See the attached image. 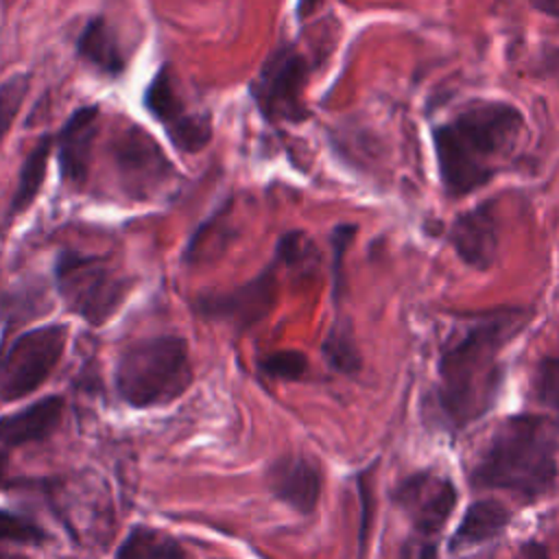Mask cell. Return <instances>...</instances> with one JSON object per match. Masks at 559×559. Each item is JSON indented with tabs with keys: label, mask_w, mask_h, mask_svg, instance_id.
<instances>
[{
	"label": "cell",
	"mask_w": 559,
	"mask_h": 559,
	"mask_svg": "<svg viewBox=\"0 0 559 559\" xmlns=\"http://www.w3.org/2000/svg\"><path fill=\"white\" fill-rule=\"evenodd\" d=\"M323 352L328 356V360L338 369V371H356L358 367V352L354 347L352 336L343 330L336 328L334 332H330V336L323 343Z\"/></svg>",
	"instance_id": "cell-24"
},
{
	"label": "cell",
	"mask_w": 559,
	"mask_h": 559,
	"mask_svg": "<svg viewBox=\"0 0 559 559\" xmlns=\"http://www.w3.org/2000/svg\"><path fill=\"white\" fill-rule=\"evenodd\" d=\"M52 275L63 306L92 328L105 325L131 293V280L105 255L63 249L55 258Z\"/></svg>",
	"instance_id": "cell-5"
},
{
	"label": "cell",
	"mask_w": 559,
	"mask_h": 559,
	"mask_svg": "<svg viewBox=\"0 0 559 559\" xmlns=\"http://www.w3.org/2000/svg\"><path fill=\"white\" fill-rule=\"evenodd\" d=\"M526 129L520 107L507 100H474L432 127L441 188L461 199L487 186L518 148Z\"/></svg>",
	"instance_id": "cell-2"
},
{
	"label": "cell",
	"mask_w": 559,
	"mask_h": 559,
	"mask_svg": "<svg viewBox=\"0 0 559 559\" xmlns=\"http://www.w3.org/2000/svg\"><path fill=\"white\" fill-rule=\"evenodd\" d=\"M310 66L293 44L273 48L249 83V94L266 122H301L308 118L304 92Z\"/></svg>",
	"instance_id": "cell-7"
},
{
	"label": "cell",
	"mask_w": 559,
	"mask_h": 559,
	"mask_svg": "<svg viewBox=\"0 0 559 559\" xmlns=\"http://www.w3.org/2000/svg\"><path fill=\"white\" fill-rule=\"evenodd\" d=\"M31 87V72H15L0 83V144L9 133Z\"/></svg>",
	"instance_id": "cell-21"
},
{
	"label": "cell",
	"mask_w": 559,
	"mask_h": 559,
	"mask_svg": "<svg viewBox=\"0 0 559 559\" xmlns=\"http://www.w3.org/2000/svg\"><path fill=\"white\" fill-rule=\"evenodd\" d=\"M511 522L509 509L493 498L472 502L450 537V550H469L500 537Z\"/></svg>",
	"instance_id": "cell-16"
},
{
	"label": "cell",
	"mask_w": 559,
	"mask_h": 559,
	"mask_svg": "<svg viewBox=\"0 0 559 559\" xmlns=\"http://www.w3.org/2000/svg\"><path fill=\"white\" fill-rule=\"evenodd\" d=\"M317 2H319V0H297V17L304 20V17L314 9Z\"/></svg>",
	"instance_id": "cell-27"
},
{
	"label": "cell",
	"mask_w": 559,
	"mask_h": 559,
	"mask_svg": "<svg viewBox=\"0 0 559 559\" xmlns=\"http://www.w3.org/2000/svg\"><path fill=\"white\" fill-rule=\"evenodd\" d=\"M114 162L122 190L133 199H148L175 175L155 140L135 124H127L116 138Z\"/></svg>",
	"instance_id": "cell-9"
},
{
	"label": "cell",
	"mask_w": 559,
	"mask_h": 559,
	"mask_svg": "<svg viewBox=\"0 0 559 559\" xmlns=\"http://www.w3.org/2000/svg\"><path fill=\"white\" fill-rule=\"evenodd\" d=\"M266 485L275 500L284 502L293 511L308 515L314 511L321 498L319 467L297 454L275 459L266 472Z\"/></svg>",
	"instance_id": "cell-14"
},
{
	"label": "cell",
	"mask_w": 559,
	"mask_h": 559,
	"mask_svg": "<svg viewBox=\"0 0 559 559\" xmlns=\"http://www.w3.org/2000/svg\"><path fill=\"white\" fill-rule=\"evenodd\" d=\"M528 319L531 310L507 306L452 328L437 362V400L454 428H465L491 411L504 378L502 352Z\"/></svg>",
	"instance_id": "cell-1"
},
{
	"label": "cell",
	"mask_w": 559,
	"mask_h": 559,
	"mask_svg": "<svg viewBox=\"0 0 559 559\" xmlns=\"http://www.w3.org/2000/svg\"><path fill=\"white\" fill-rule=\"evenodd\" d=\"M533 7L544 15L559 20V0H533Z\"/></svg>",
	"instance_id": "cell-26"
},
{
	"label": "cell",
	"mask_w": 559,
	"mask_h": 559,
	"mask_svg": "<svg viewBox=\"0 0 559 559\" xmlns=\"http://www.w3.org/2000/svg\"><path fill=\"white\" fill-rule=\"evenodd\" d=\"M0 559H22V557H13V555H0Z\"/></svg>",
	"instance_id": "cell-30"
},
{
	"label": "cell",
	"mask_w": 559,
	"mask_h": 559,
	"mask_svg": "<svg viewBox=\"0 0 559 559\" xmlns=\"http://www.w3.org/2000/svg\"><path fill=\"white\" fill-rule=\"evenodd\" d=\"M533 397L559 413V356H546L533 371Z\"/></svg>",
	"instance_id": "cell-22"
},
{
	"label": "cell",
	"mask_w": 559,
	"mask_h": 559,
	"mask_svg": "<svg viewBox=\"0 0 559 559\" xmlns=\"http://www.w3.org/2000/svg\"><path fill=\"white\" fill-rule=\"evenodd\" d=\"M76 55L96 72L116 79L124 72L127 59L116 31L103 15L85 22L76 39Z\"/></svg>",
	"instance_id": "cell-17"
},
{
	"label": "cell",
	"mask_w": 559,
	"mask_h": 559,
	"mask_svg": "<svg viewBox=\"0 0 559 559\" xmlns=\"http://www.w3.org/2000/svg\"><path fill=\"white\" fill-rule=\"evenodd\" d=\"M557 452L559 437L552 421L531 413L507 417L485 441L469 474L472 485L537 500L557 480Z\"/></svg>",
	"instance_id": "cell-3"
},
{
	"label": "cell",
	"mask_w": 559,
	"mask_h": 559,
	"mask_svg": "<svg viewBox=\"0 0 559 559\" xmlns=\"http://www.w3.org/2000/svg\"><path fill=\"white\" fill-rule=\"evenodd\" d=\"M68 343L66 323L20 332L0 347V400L15 402L35 393L59 365Z\"/></svg>",
	"instance_id": "cell-6"
},
{
	"label": "cell",
	"mask_w": 559,
	"mask_h": 559,
	"mask_svg": "<svg viewBox=\"0 0 559 559\" xmlns=\"http://www.w3.org/2000/svg\"><path fill=\"white\" fill-rule=\"evenodd\" d=\"M146 111L162 124L168 140L181 153H199L210 144L212 122L207 114L192 111L179 92L177 79L168 66H162L144 90Z\"/></svg>",
	"instance_id": "cell-8"
},
{
	"label": "cell",
	"mask_w": 559,
	"mask_h": 559,
	"mask_svg": "<svg viewBox=\"0 0 559 559\" xmlns=\"http://www.w3.org/2000/svg\"><path fill=\"white\" fill-rule=\"evenodd\" d=\"M66 400L61 395H46L15 413L0 417V445L22 448L26 443L46 441L61 424Z\"/></svg>",
	"instance_id": "cell-15"
},
{
	"label": "cell",
	"mask_w": 559,
	"mask_h": 559,
	"mask_svg": "<svg viewBox=\"0 0 559 559\" xmlns=\"http://www.w3.org/2000/svg\"><path fill=\"white\" fill-rule=\"evenodd\" d=\"M448 240L467 266L487 271L498 251V216L493 201H485L456 216L450 225Z\"/></svg>",
	"instance_id": "cell-13"
},
{
	"label": "cell",
	"mask_w": 559,
	"mask_h": 559,
	"mask_svg": "<svg viewBox=\"0 0 559 559\" xmlns=\"http://www.w3.org/2000/svg\"><path fill=\"white\" fill-rule=\"evenodd\" d=\"M98 105H83L70 114L61 131L55 135L61 179L74 188H81L87 181L92 146L98 133Z\"/></svg>",
	"instance_id": "cell-12"
},
{
	"label": "cell",
	"mask_w": 559,
	"mask_h": 559,
	"mask_svg": "<svg viewBox=\"0 0 559 559\" xmlns=\"http://www.w3.org/2000/svg\"><path fill=\"white\" fill-rule=\"evenodd\" d=\"M550 66H552V72H555V74H559V50H555V55H552V63H550Z\"/></svg>",
	"instance_id": "cell-29"
},
{
	"label": "cell",
	"mask_w": 559,
	"mask_h": 559,
	"mask_svg": "<svg viewBox=\"0 0 559 559\" xmlns=\"http://www.w3.org/2000/svg\"><path fill=\"white\" fill-rule=\"evenodd\" d=\"M48 537V531L37 520L11 509H0V544L11 542L22 546H41Z\"/></svg>",
	"instance_id": "cell-20"
},
{
	"label": "cell",
	"mask_w": 559,
	"mask_h": 559,
	"mask_svg": "<svg viewBox=\"0 0 559 559\" xmlns=\"http://www.w3.org/2000/svg\"><path fill=\"white\" fill-rule=\"evenodd\" d=\"M515 559H550V557H548V550H546L544 544L531 539V542H524V544L518 548Z\"/></svg>",
	"instance_id": "cell-25"
},
{
	"label": "cell",
	"mask_w": 559,
	"mask_h": 559,
	"mask_svg": "<svg viewBox=\"0 0 559 559\" xmlns=\"http://www.w3.org/2000/svg\"><path fill=\"white\" fill-rule=\"evenodd\" d=\"M7 467H9V454H7V448L0 445V487L7 480Z\"/></svg>",
	"instance_id": "cell-28"
},
{
	"label": "cell",
	"mask_w": 559,
	"mask_h": 559,
	"mask_svg": "<svg viewBox=\"0 0 559 559\" xmlns=\"http://www.w3.org/2000/svg\"><path fill=\"white\" fill-rule=\"evenodd\" d=\"M114 559H188L181 544L162 528L135 524L120 542Z\"/></svg>",
	"instance_id": "cell-19"
},
{
	"label": "cell",
	"mask_w": 559,
	"mask_h": 559,
	"mask_svg": "<svg viewBox=\"0 0 559 559\" xmlns=\"http://www.w3.org/2000/svg\"><path fill=\"white\" fill-rule=\"evenodd\" d=\"M192 380L188 343L175 334L131 341L114 365L118 397L138 411L173 404L188 391Z\"/></svg>",
	"instance_id": "cell-4"
},
{
	"label": "cell",
	"mask_w": 559,
	"mask_h": 559,
	"mask_svg": "<svg viewBox=\"0 0 559 559\" xmlns=\"http://www.w3.org/2000/svg\"><path fill=\"white\" fill-rule=\"evenodd\" d=\"M52 148H55V135L46 133L35 142V146L24 157L20 173H17V186H15L11 205H9L11 218L24 214L37 199V194L46 181V170H48V159H50Z\"/></svg>",
	"instance_id": "cell-18"
},
{
	"label": "cell",
	"mask_w": 559,
	"mask_h": 559,
	"mask_svg": "<svg viewBox=\"0 0 559 559\" xmlns=\"http://www.w3.org/2000/svg\"><path fill=\"white\" fill-rule=\"evenodd\" d=\"M393 502L411 520L415 533L435 537L454 513L456 487L445 476L417 472L395 487Z\"/></svg>",
	"instance_id": "cell-10"
},
{
	"label": "cell",
	"mask_w": 559,
	"mask_h": 559,
	"mask_svg": "<svg viewBox=\"0 0 559 559\" xmlns=\"http://www.w3.org/2000/svg\"><path fill=\"white\" fill-rule=\"evenodd\" d=\"M308 369V360L301 352L282 349L260 360V371L273 380H301Z\"/></svg>",
	"instance_id": "cell-23"
},
{
	"label": "cell",
	"mask_w": 559,
	"mask_h": 559,
	"mask_svg": "<svg viewBox=\"0 0 559 559\" xmlns=\"http://www.w3.org/2000/svg\"><path fill=\"white\" fill-rule=\"evenodd\" d=\"M275 269L273 260L255 280L229 290V293H207L197 297L194 310L212 321H225L236 328H249L262 319L275 299Z\"/></svg>",
	"instance_id": "cell-11"
}]
</instances>
